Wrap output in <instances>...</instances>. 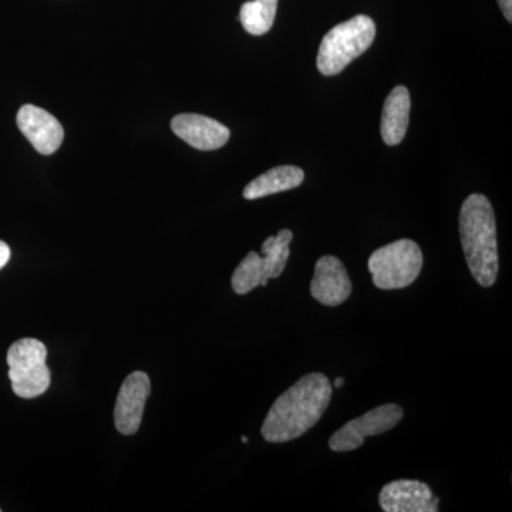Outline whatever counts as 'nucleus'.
Listing matches in <instances>:
<instances>
[{"label": "nucleus", "instance_id": "20e7f679", "mask_svg": "<svg viewBox=\"0 0 512 512\" xmlns=\"http://www.w3.org/2000/svg\"><path fill=\"white\" fill-rule=\"evenodd\" d=\"M423 252L412 239H399L376 249L369 258L373 284L383 291L407 288L419 278Z\"/></svg>", "mask_w": 512, "mask_h": 512}, {"label": "nucleus", "instance_id": "0eeeda50", "mask_svg": "<svg viewBox=\"0 0 512 512\" xmlns=\"http://www.w3.org/2000/svg\"><path fill=\"white\" fill-rule=\"evenodd\" d=\"M150 392V377L144 372L131 373L121 384L114 409V423L124 436H133L140 429Z\"/></svg>", "mask_w": 512, "mask_h": 512}, {"label": "nucleus", "instance_id": "f8f14e48", "mask_svg": "<svg viewBox=\"0 0 512 512\" xmlns=\"http://www.w3.org/2000/svg\"><path fill=\"white\" fill-rule=\"evenodd\" d=\"M410 107L412 100L409 90L404 86L394 87L384 101L380 124V134L387 146H397L404 140L409 127Z\"/></svg>", "mask_w": 512, "mask_h": 512}, {"label": "nucleus", "instance_id": "9d476101", "mask_svg": "<svg viewBox=\"0 0 512 512\" xmlns=\"http://www.w3.org/2000/svg\"><path fill=\"white\" fill-rule=\"evenodd\" d=\"M311 295L325 306H339L352 295V282L339 258L325 255L316 262Z\"/></svg>", "mask_w": 512, "mask_h": 512}, {"label": "nucleus", "instance_id": "ddd939ff", "mask_svg": "<svg viewBox=\"0 0 512 512\" xmlns=\"http://www.w3.org/2000/svg\"><path fill=\"white\" fill-rule=\"evenodd\" d=\"M282 272L281 266L271 256L249 252L232 275V289L238 295H245L258 286L268 285L269 279L279 278Z\"/></svg>", "mask_w": 512, "mask_h": 512}, {"label": "nucleus", "instance_id": "f257e3e1", "mask_svg": "<svg viewBox=\"0 0 512 512\" xmlns=\"http://www.w3.org/2000/svg\"><path fill=\"white\" fill-rule=\"evenodd\" d=\"M332 392V384L323 373L303 376L276 399L262 424V437L269 443L298 439L318 424Z\"/></svg>", "mask_w": 512, "mask_h": 512}, {"label": "nucleus", "instance_id": "f3484780", "mask_svg": "<svg viewBox=\"0 0 512 512\" xmlns=\"http://www.w3.org/2000/svg\"><path fill=\"white\" fill-rule=\"evenodd\" d=\"M498 5H500L501 10H503L505 19L508 22L512 20V0H498Z\"/></svg>", "mask_w": 512, "mask_h": 512}, {"label": "nucleus", "instance_id": "2eb2a0df", "mask_svg": "<svg viewBox=\"0 0 512 512\" xmlns=\"http://www.w3.org/2000/svg\"><path fill=\"white\" fill-rule=\"evenodd\" d=\"M278 0H251L244 3L239 20L249 35L262 36L274 26Z\"/></svg>", "mask_w": 512, "mask_h": 512}, {"label": "nucleus", "instance_id": "6e6552de", "mask_svg": "<svg viewBox=\"0 0 512 512\" xmlns=\"http://www.w3.org/2000/svg\"><path fill=\"white\" fill-rule=\"evenodd\" d=\"M16 123L37 153L50 156L62 146L64 138L62 124L49 111L33 104H25L18 111Z\"/></svg>", "mask_w": 512, "mask_h": 512}, {"label": "nucleus", "instance_id": "dca6fc26", "mask_svg": "<svg viewBox=\"0 0 512 512\" xmlns=\"http://www.w3.org/2000/svg\"><path fill=\"white\" fill-rule=\"evenodd\" d=\"M10 259V248L6 242L0 241V269L8 264Z\"/></svg>", "mask_w": 512, "mask_h": 512}, {"label": "nucleus", "instance_id": "a211bd4d", "mask_svg": "<svg viewBox=\"0 0 512 512\" xmlns=\"http://www.w3.org/2000/svg\"><path fill=\"white\" fill-rule=\"evenodd\" d=\"M345 384V380H343V377H338V379L335 380V387L336 389H340V387Z\"/></svg>", "mask_w": 512, "mask_h": 512}, {"label": "nucleus", "instance_id": "39448f33", "mask_svg": "<svg viewBox=\"0 0 512 512\" xmlns=\"http://www.w3.org/2000/svg\"><path fill=\"white\" fill-rule=\"evenodd\" d=\"M47 349L40 340L25 338L13 343L8 352L9 379L16 396L35 399L50 387L46 365Z\"/></svg>", "mask_w": 512, "mask_h": 512}, {"label": "nucleus", "instance_id": "f03ea898", "mask_svg": "<svg viewBox=\"0 0 512 512\" xmlns=\"http://www.w3.org/2000/svg\"><path fill=\"white\" fill-rule=\"evenodd\" d=\"M460 238L471 275L490 288L498 276L497 225L493 205L485 195L471 194L461 205Z\"/></svg>", "mask_w": 512, "mask_h": 512}, {"label": "nucleus", "instance_id": "1a4fd4ad", "mask_svg": "<svg viewBox=\"0 0 512 512\" xmlns=\"http://www.w3.org/2000/svg\"><path fill=\"white\" fill-rule=\"evenodd\" d=\"M379 504L384 512H437L440 500L427 484L399 480L384 485Z\"/></svg>", "mask_w": 512, "mask_h": 512}, {"label": "nucleus", "instance_id": "aec40b11", "mask_svg": "<svg viewBox=\"0 0 512 512\" xmlns=\"http://www.w3.org/2000/svg\"><path fill=\"white\" fill-rule=\"evenodd\" d=\"M0 511H2V510H0Z\"/></svg>", "mask_w": 512, "mask_h": 512}, {"label": "nucleus", "instance_id": "423d86ee", "mask_svg": "<svg viewBox=\"0 0 512 512\" xmlns=\"http://www.w3.org/2000/svg\"><path fill=\"white\" fill-rule=\"evenodd\" d=\"M403 419V409L397 404H383L359 419L350 420L329 439V448L336 453L353 451L365 443L366 437L379 436L392 430Z\"/></svg>", "mask_w": 512, "mask_h": 512}, {"label": "nucleus", "instance_id": "9b49d317", "mask_svg": "<svg viewBox=\"0 0 512 512\" xmlns=\"http://www.w3.org/2000/svg\"><path fill=\"white\" fill-rule=\"evenodd\" d=\"M175 136L201 151L218 150L228 143L229 128L201 114H178L171 120Z\"/></svg>", "mask_w": 512, "mask_h": 512}, {"label": "nucleus", "instance_id": "6ab92c4d", "mask_svg": "<svg viewBox=\"0 0 512 512\" xmlns=\"http://www.w3.org/2000/svg\"><path fill=\"white\" fill-rule=\"evenodd\" d=\"M242 443H248V437H242Z\"/></svg>", "mask_w": 512, "mask_h": 512}, {"label": "nucleus", "instance_id": "7ed1b4c3", "mask_svg": "<svg viewBox=\"0 0 512 512\" xmlns=\"http://www.w3.org/2000/svg\"><path fill=\"white\" fill-rule=\"evenodd\" d=\"M376 25L369 16L357 15L326 33L316 66L323 76H336L372 46Z\"/></svg>", "mask_w": 512, "mask_h": 512}, {"label": "nucleus", "instance_id": "4468645a", "mask_svg": "<svg viewBox=\"0 0 512 512\" xmlns=\"http://www.w3.org/2000/svg\"><path fill=\"white\" fill-rule=\"evenodd\" d=\"M305 180L302 168L295 165H281L256 177L245 187V200H259L268 195L278 194L299 187Z\"/></svg>", "mask_w": 512, "mask_h": 512}]
</instances>
